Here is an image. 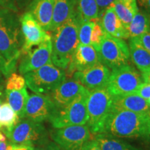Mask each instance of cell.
<instances>
[{
	"label": "cell",
	"mask_w": 150,
	"mask_h": 150,
	"mask_svg": "<svg viewBox=\"0 0 150 150\" xmlns=\"http://www.w3.org/2000/svg\"><path fill=\"white\" fill-rule=\"evenodd\" d=\"M95 20H79L78 30L79 42L80 44L89 45H91V36Z\"/></svg>",
	"instance_id": "obj_28"
},
{
	"label": "cell",
	"mask_w": 150,
	"mask_h": 150,
	"mask_svg": "<svg viewBox=\"0 0 150 150\" xmlns=\"http://www.w3.org/2000/svg\"><path fill=\"white\" fill-rule=\"evenodd\" d=\"M142 46L150 54V31L136 38Z\"/></svg>",
	"instance_id": "obj_33"
},
{
	"label": "cell",
	"mask_w": 150,
	"mask_h": 150,
	"mask_svg": "<svg viewBox=\"0 0 150 150\" xmlns=\"http://www.w3.org/2000/svg\"><path fill=\"white\" fill-rule=\"evenodd\" d=\"M86 90L83 86L74 79H65L50 96L57 109H60L72 102Z\"/></svg>",
	"instance_id": "obj_16"
},
{
	"label": "cell",
	"mask_w": 150,
	"mask_h": 150,
	"mask_svg": "<svg viewBox=\"0 0 150 150\" xmlns=\"http://www.w3.org/2000/svg\"><path fill=\"white\" fill-rule=\"evenodd\" d=\"M103 134H107L120 138H143L149 140L150 112H136L112 108Z\"/></svg>",
	"instance_id": "obj_1"
},
{
	"label": "cell",
	"mask_w": 150,
	"mask_h": 150,
	"mask_svg": "<svg viewBox=\"0 0 150 150\" xmlns=\"http://www.w3.org/2000/svg\"><path fill=\"white\" fill-rule=\"evenodd\" d=\"M111 6L113 7L115 12L122 22L123 25L127 29L129 24L132 21L133 18L138 11L133 10L118 0H115Z\"/></svg>",
	"instance_id": "obj_27"
},
{
	"label": "cell",
	"mask_w": 150,
	"mask_h": 150,
	"mask_svg": "<svg viewBox=\"0 0 150 150\" xmlns=\"http://www.w3.org/2000/svg\"><path fill=\"white\" fill-rule=\"evenodd\" d=\"M20 120L18 115L8 102H2L0 107V130L5 135L8 134Z\"/></svg>",
	"instance_id": "obj_25"
},
{
	"label": "cell",
	"mask_w": 150,
	"mask_h": 150,
	"mask_svg": "<svg viewBox=\"0 0 150 150\" xmlns=\"http://www.w3.org/2000/svg\"><path fill=\"white\" fill-rule=\"evenodd\" d=\"M54 0H33L29 13L46 31H50L53 16Z\"/></svg>",
	"instance_id": "obj_17"
},
{
	"label": "cell",
	"mask_w": 150,
	"mask_h": 150,
	"mask_svg": "<svg viewBox=\"0 0 150 150\" xmlns=\"http://www.w3.org/2000/svg\"><path fill=\"white\" fill-rule=\"evenodd\" d=\"M5 94L6 102L18 115L20 120L24 119L26 104L29 96L27 88L16 91H6Z\"/></svg>",
	"instance_id": "obj_23"
},
{
	"label": "cell",
	"mask_w": 150,
	"mask_h": 150,
	"mask_svg": "<svg viewBox=\"0 0 150 150\" xmlns=\"http://www.w3.org/2000/svg\"><path fill=\"white\" fill-rule=\"evenodd\" d=\"M2 73L0 71V93H2V89H3V77H2Z\"/></svg>",
	"instance_id": "obj_41"
},
{
	"label": "cell",
	"mask_w": 150,
	"mask_h": 150,
	"mask_svg": "<svg viewBox=\"0 0 150 150\" xmlns=\"http://www.w3.org/2000/svg\"><path fill=\"white\" fill-rule=\"evenodd\" d=\"M95 139L102 150H144L132 145L122 138L107 134H97Z\"/></svg>",
	"instance_id": "obj_22"
},
{
	"label": "cell",
	"mask_w": 150,
	"mask_h": 150,
	"mask_svg": "<svg viewBox=\"0 0 150 150\" xmlns=\"http://www.w3.org/2000/svg\"><path fill=\"white\" fill-rule=\"evenodd\" d=\"M115 0H96L98 6L99 19L101 18L106 9L112 4Z\"/></svg>",
	"instance_id": "obj_32"
},
{
	"label": "cell",
	"mask_w": 150,
	"mask_h": 150,
	"mask_svg": "<svg viewBox=\"0 0 150 150\" xmlns=\"http://www.w3.org/2000/svg\"><path fill=\"white\" fill-rule=\"evenodd\" d=\"M52 41L50 40L24 54L19 63V72L24 75L52 63Z\"/></svg>",
	"instance_id": "obj_14"
},
{
	"label": "cell",
	"mask_w": 150,
	"mask_h": 150,
	"mask_svg": "<svg viewBox=\"0 0 150 150\" xmlns=\"http://www.w3.org/2000/svg\"><path fill=\"white\" fill-rule=\"evenodd\" d=\"M0 71L2 73L4 76H6V77H8L9 73L8 71V67H7L6 61L4 59L3 56L1 55V54H0Z\"/></svg>",
	"instance_id": "obj_35"
},
{
	"label": "cell",
	"mask_w": 150,
	"mask_h": 150,
	"mask_svg": "<svg viewBox=\"0 0 150 150\" xmlns=\"http://www.w3.org/2000/svg\"><path fill=\"white\" fill-rule=\"evenodd\" d=\"M8 145L6 141H0V150H8Z\"/></svg>",
	"instance_id": "obj_40"
},
{
	"label": "cell",
	"mask_w": 150,
	"mask_h": 150,
	"mask_svg": "<svg viewBox=\"0 0 150 150\" xmlns=\"http://www.w3.org/2000/svg\"><path fill=\"white\" fill-rule=\"evenodd\" d=\"M142 79H143L144 82H146V83H150V71L145 73V74H142Z\"/></svg>",
	"instance_id": "obj_39"
},
{
	"label": "cell",
	"mask_w": 150,
	"mask_h": 150,
	"mask_svg": "<svg viewBox=\"0 0 150 150\" xmlns=\"http://www.w3.org/2000/svg\"><path fill=\"white\" fill-rule=\"evenodd\" d=\"M113 107V97L107 88L89 92L87 99V126L91 134H103Z\"/></svg>",
	"instance_id": "obj_4"
},
{
	"label": "cell",
	"mask_w": 150,
	"mask_h": 150,
	"mask_svg": "<svg viewBox=\"0 0 150 150\" xmlns=\"http://www.w3.org/2000/svg\"><path fill=\"white\" fill-rule=\"evenodd\" d=\"M20 22L24 38L21 54H27L35 47L51 40V35L38 23L30 13H24L20 18Z\"/></svg>",
	"instance_id": "obj_11"
},
{
	"label": "cell",
	"mask_w": 150,
	"mask_h": 150,
	"mask_svg": "<svg viewBox=\"0 0 150 150\" xmlns=\"http://www.w3.org/2000/svg\"><path fill=\"white\" fill-rule=\"evenodd\" d=\"M106 31H104V28L102 27L99 19L95 20V25H94L93 31L91 33V45L94 47L95 50H98L101 42H102L103 39L104 38L105 35H106Z\"/></svg>",
	"instance_id": "obj_29"
},
{
	"label": "cell",
	"mask_w": 150,
	"mask_h": 150,
	"mask_svg": "<svg viewBox=\"0 0 150 150\" xmlns=\"http://www.w3.org/2000/svg\"><path fill=\"white\" fill-rule=\"evenodd\" d=\"M79 20L77 11L66 22L52 31V63L65 71L70 67L75 50L79 44L78 37Z\"/></svg>",
	"instance_id": "obj_2"
},
{
	"label": "cell",
	"mask_w": 150,
	"mask_h": 150,
	"mask_svg": "<svg viewBox=\"0 0 150 150\" xmlns=\"http://www.w3.org/2000/svg\"><path fill=\"white\" fill-rule=\"evenodd\" d=\"M99 20L106 33L111 36L122 39L129 38L128 31L118 18L112 6L106 9Z\"/></svg>",
	"instance_id": "obj_18"
},
{
	"label": "cell",
	"mask_w": 150,
	"mask_h": 150,
	"mask_svg": "<svg viewBox=\"0 0 150 150\" xmlns=\"http://www.w3.org/2000/svg\"><path fill=\"white\" fill-rule=\"evenodd\" d=\"M33 150H63L62 148L55 143L54 141H49L47 143L38 147H34Z\"/></svg>",
	"instance_id": "obj_34"
},
{
	"label": "cell",
	"mask_w": 150,
	"mask_h": 150,
	"mask_svg": "<svg viewBox=\"0 0 150 150\" xmlns=\"http://www.w3.org/2000/svg\"><path fill=\"white\" fill-rule=\"evenodd\" d=\"M99 60L110 70L128 65L130 60L129 45L123 39L106 33L98 50Z\"/></svg>",
	"instance_id": "obj_8"
},
{
	"label": "cell",
	"mask_w": 150,
	"mask_h": 150,
	"mask_svg": "<svg viewBox=\"0 0 150 150\" xmlns=\"http://www.w3.org/2000/svg\"><path fill=\"white\" fill-rule=\"evenodd\" d=\"M24 88H27V85L24 77L21 74L13 72L7 78L6 91H16L22 90Z\"/></svg>",
	"instance_id": "obj_30"
},
{
	"label": "cell",
	"mask_w": 150,
	"mask_h": 150,
	"mask_svg": "<svg viewBox=\"0 0 150 150\" xmlns=\"http://www.w3.org/2000/svg\"><path fill=\"white\" fill-rule=\"evenodd\" d=\"M130 59L141 74L150 71V54L136 38H131L129 44Z\"/></svg>",
	"instance_id": "obj_21"
},
{
	"label": "cell",
	"mask_w": 150,
	"mask_h": 150,
	"mask_svg": "<svg viewBox=\"0 0 150 150\" xmlns=\"http://www.w3.org/2000/svg\"><path fill=\"white\" fill-rule=\"evenodd\" d=\"M20 22L13 11L0 8V54L6 61L9 76L21 56Z\"/></svg>",
	"instance_id": "obj_3"
},
{
	"label": "cell",
	"mask_w": 150,
	"mask_h": 150,
	"mask_svg": "<svg viewBox=\"0 0 150 150\" xmlns=\"http://www.w3.org/2000/svg\"><path fill=\"white\" fill-rule=\"evenodd\" d=\"M57 110L50 95L34 93L28 98L24 118L38 122H50Z\"/></svg>",
	"instance_id": "obj_12"
},
{
	"label": "cell",
	"mask_w": 150,
	"mask_h": 150,
	"mask_svg": "<svg viewBox=\"0 0 150 150\" xmlns=\"http://www.w3.org/2000/svg\"><path fill=\"white\" fill-rule=\"evenodd\" d=\"M6 136L9 143L15 145L36 147L50 141L49 133L43 123L26 118L20 120Z\"/></svg>",
	"instance_id": "obj_6"
},
{
	"label": "cell",
	"mask_w": 150,
	"mask_h": 150,
	"mask_svg": "<svg viewBox=\"0 0 150 150\" xmlns=\"http://www.w3.org/2000/svg\"><path fill=\"white\" fill-rule=\"evenodd\" d=\"M86 90L75 98L72 102L58 109L54 117L50 120L54 129L86 125L88 122L87 99L89 94Z\"/></svg>",
	"instance_id": "obj_7"
},
{
	"label": "cell",
	"mask_w": 150,
	"mask_h": 150,
	"mask_svg": "<svg viewBox=\"0 0 150 150\" xmlns=\"http://www.w3.org/2000/svg\"><path fill=\"white\" fill-rule=\"evenodd\" d=\"M81 19L95 20L99 19L98 6L96 0H76Z\"/></svg>",
	"instance_id": "obj_26"
},
{
	"label": "cell",
	"mask_w": 150,
	"mask_h": 150,
	"mask_svg": "<svg viewBox=\"0 0 150 150\" xmlns=\"http://www.w3.org/2000/svg\"><path fill=\"white\" fill-rule=\"evenodd\" d=\"M91 134L87 125H83L54 129L50 136L63 150H83L92 140Z\"/></svg>",
	"instance_id": "obj_10"
},
{
	"label": "cell",
	"mask_w": 150,
	"mask_h": 150,
	"mask_svg": "<svg viewBox=\"0 0 150 150\" xmlns=\"http://www.w3.org/2000/svg\"><path fill=\"white\" fill-rule=\"evenodd\" d=\"M129 38H138L150 31V17L142 8L138 9L127 27Z\"/></svg>",
	"instance_id": "obj_24"
},
{
	"label": "cell",
	"mask_w": 150,
	"mask_h": 150,
	"mask_svg": "<svg viewBox=\"0 0 150 150\" xmlns=\"http://www.w3.org/2000/svg\"><path fill=\"white\" fill-rule=\"evenodd\" d=\"M118 1H121L122 3H124V4H127V3H129V2H131V1H134V0H118Z\"/></svg>",
	"instance_id": "obj_42"
},
{
	"label": "cell",
	"mask_w": 150,
	"mask_h": 150,
	"mask_svg": "<svg viewBox=\"0 0 150 150\" xmlns=\"http://www.w3.org/2000/svg\"><path fill=\"white\" fill-rule=\"evenodd\" d=\"M111 71L99 61L96 65L83 72H75L74 80L83 86L89 91L107 88Z\"/></svg>",
	"instance_id": "obj_13"
},
{
	"label": "cell",
	"mask_w": 150,
	"mask_h": 150,
	"mask_svg": "<svg viewBox=\"0 0 150 150\" xmlns=\"http://www.w3.org/2000/svg\"><path fill=\"white\" fill-rule=\"evenodd\" d=\"M113 109L126 110L136 112H150L147 100L136 93L113 97Z\"/></svg>",
	"instance_id": "obj_20"
},
{
	"label": "cell",
	"mask_w": 150,
	"mask_h": 150,
	"mask_svg": "<svg viewBox=\"0 0 150 150\" xmlns=\"http://www.w3.org/2000/svg\"><path fill=\"white\" fill-rule=\"evenodd\" d=\"M149 140V141L150 142V137H149V140Z\"/></svg>",
	"instance_id": "obj_44"
},
{
	"label": "cell",
	"mask_w": 150,
	"mask_h": 150,
	"mask_svg": "<svg viewBox=\"0 0 150 150\" xmlns=\"http://www.w3.org/2000/svg\"><path fill=\"white\" fill-rule=\"evenodd\" d=\"M138 2L140 8L145 11L150 17V0H138Z\"/></svg>",
	"instance_id": "obj_37"
},
{
	"label": "cell",
	"mask_w": 150,
	"mask_h": 150,
	"mask_svg": "<svg viewBox=\"0 0 150 150\" xmlns=\"http://www.w3.org/2000/svg\"><path fill=\"white\" fill-rule=\"evenodd\" d=\"M34 147L27 145H15L9 143L8 145V150H33Z\"/></svg>",
	"instance_id": "obj_38"
},
{
	"label": "cell",
	"mask_w": 150,
	"mask_h": 150,
	"mask_svg": "<svg viewBox=\"0 0 150 150\" xmlns=\"http://www.w3.org/2000/svg\"><path fill=\"white\" fill-rule=\"evenodd\" d=\"M65 71L50 63L24 74L26 85L35 94L50 95L66 79Z\"/></svg>",
	"instance_id": "obj_5"
},
{
	"label": "cell",
	"mask_w": 150,
	"mask_h": 150,
	"mask_svg": "<svg viewBox=\"0 0 150 150\" xmlns=\"http://www.w3.org/2000/svg\"><path fill=\"white\" fill-rule=\"evenodd\" d=\"M135 93L146 99V100L149 99L150 98V83L144 82L138 87Z\"/></svg>",
	"instance_id": "obj_31"
},
{
	"label": "cell",
	"mask_w": 150,
	"mask_h": 150,
	"mask_svg": "<svg viewBox=\"0 0 150 150\" xmlns=\"http://www.w3.org/2000/svg\"><path fill=\"white\" fill-rule=\"evenodd\" d=\"M77 11L76 0H54L50 32L66 22Z\"/></svg>",
	"instance_id": "obj_19"
},
{
	"label": "cell",
	"mask_w": 150,
	"mask_h": 150,
	"mask_svg": "<svg viewBox=\"0 0 150 150\" xmlns=\"http://www.w3.org/2000/svg\"><path fill=\"white\" fill-rule=\"evenodd\" d=\"M144 83L141 73L129 64L111 70L107 90L112 97L135 93Z\"/></svg>",
	"instance_id": "obj_9"
},
{
	"label": "cell",
	"mask_w": 150,
	"mask_h": 150,
	"mask_svg": "<svg viewBox=\"0 0 150 150\" xmlns=\"http://www.w3.org/2000/svg\"><path fill=\"white\" fill-rule=\"evenodd\" d=\"M83 150H102L95 139H92L86 144Z\"/></svg>",
	"instance_id": "obj_36"
},
{
	"label": "cell",
	"mask_w": 150,
	"mask_h": 150,
	"mask_svg": "<svg viewBox=\"0 0 150 150\" xmlns=\"http://www.w3.org/2000/svg\"><path fill=\"white\" fill-rule=\"evenodd\" d=\"M147 102H148V104H149V106L150 107V98L149 99H147Z\"/></svg>",
	"instance_id": "obj_43"
},
{
	"label": "cell",
	"mask_w": 150,
	"mask_h": 150,
	"mask_svg": "<svg viewBox=\"0 0 150 150\" xmlns=\"http://www.w3.org/2000/svg\"><path fill=\"white\" fill-rule=\"evenodd\" d=\"M99 61L98 54L93 46L79 43L75 50L72 63L65 73L74 74L75 72H83L93 67Z\"/></svg>",
	"instance_id": "obj_15"
}]
</instances>
